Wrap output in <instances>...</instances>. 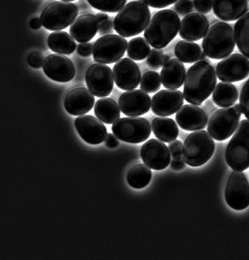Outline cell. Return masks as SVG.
Masks as SVG:
<instances>
[{
    "instance_id": "obj_30",
    "label": "cell",
    "mask_w": 249,
    "mask_h": 260,
    "mask_svg": "<svg viewBox=\"0 0 249 260\" xmlns=\"http://www.w3.org/2000/svg\"><path fill=\"white\" fill-rule=\"evenodd\" d=\"M234 35L238 50L249 59V12L235 24Z\"/></svg>"
},
{
    "instance_id": "obj_47",
    "label": "cell",
    "mask_w": 249,
    "mask_h": 260,
    "mask_svg": "<svg viewBox=\"0 0 249 260\" xmlns=\"http://www.w3.org/2000/svg\"><path fill=\"white\" fill-rule=\"evenodd\" d=\"M29 25L32 29H39L42 27L43 24L42 22H41V19H39V18H35L30 20Z\"/></svg>"
},
{
    "instance_id": "obj_44",
    "label": "cell",
    "mask_w": 249,
    "mask_h": 260,
    "mask_svg": "<svg viewBox=\"0 0 249 260\" xmlns=\"http://www.w3.org/2000/svg\"><path fill=\"white\" fill-rule=\"evenodd\" d=\"M114 29V22L112 21V18H109L100 24L98 33L101 35H107L108 34L112 33Z\"/></svg>"
},
{
    "instance_id": "obj_1",
    "label": "cell",
    "mask_w": 249,
    "mask_h": 260,
    "mask_svg": "<svg viewBox=\"0 0 249 260\" xmlns=\"http://www.w3.org/2000/svg\"><path fill=\"white\" fill-rule=\"evenodd\" d=\"M216 73L208 60L196 62L189 69L184 80L183 95L188 103L201 105L216 87Z\"/></svg>"
},
{
    "instance_id": "obj_49",
    "label": "cell",
    "mask_w": 249,
    "mask_h": 260,
    "mask_svg": "<svg viewBox=\"0 0 249 260\" xmlns=\"http://www.w3.org/2000/svg\"><path fill=\"white\" fill-rule=\"evenodd\" d=\"M170 60V56L169 55H167V54H165L163 56V62L164 64L165 63H167L168 61H169Z\"/></svg>"
},
{
    "instance_id": "obj_25",
    "label": "cell",
    "mask_w": 249,
    "mask_h": 260,
    "mask_svg": "<svg viewBox=\"0 0 249 260\" xmlns=\"http://www.w3.org/2000/svg\"><path fill=\"white\" fill-rule=\"evenodd\" d=\"M186 69L178 58H172L164 64L161 71L162 84L168 89H178L185 80Z\"/></svg>"
},
{
    "instance_id": "obj_33",
    "label": "cell",
    "mask_w": 249,
    "mask_h": 260,
    "mask_svg": "<svg viewBox=\"0 0 249 260\" xmlns=\"http://www.w3.org/2000/svg\"><path fill=\"white\" fill-rule=\"evenodd\" d=\"M127 52L131 59L142 61L150 54V45L143 37L135 38L128 42Z\"/></svg>"
},
{
    "instance_id": "obj_18",
    "label": "cell",
    "mask_w": 249,
    "mask_h": 260,
    "mask_svg": "<svg viewBox=\"0 0 249 260\" xmlns=\"http://www.w3.org/2000/svg\"><path fill=\"white\" fill-rule=\"evenodd\" d=\"M118 105L120 111L126 116H140L150 110L151 99L148 94L141 90H128L120 96Z\"/></svg>"
},
{
    "instance_id": "obj_19",
    "label": "cell",
    "mask_w": 249,
    "mask_h": 260,
    "mask_svg": "<svg viewBox=\"0 0 249 260\" xmlns=\"http://www.w3.org/2000/svg\"><path fill=\"white\" fill-rule=\"evenodd\" d=\"M184 95L180 90H162L152 99L151 109L157 116H170L178 112L184 104Z\"/></svg>"
},
{
    "instance_id": "obj_35",
    "label": "cell",
    "mask_w": 249,
    "mask_h": 260,
    "mask_svg": "<svg viewBox=\"0 0 249 260\" xmlns=\"http://www.w3.org/2000/svg\"><path fill=\"white\" fill-rule=\"evenodd\" d=\"M161 84L160 75L154 71H148L141 78L140 88L146 93H155L160 89Z\"/></svg>"
},
{
    "instance_id": "obj_46",
    "label": "cell",
    "mask_w": 249,
    "mask_h": 260,
    "mask_svg": "<svg viewBox=\"0 0 249 260\" xmlns=\"http://www.w3.org/2000/svg\"><path fill=\"white\" fill-rule=\"evenodd\" d=\"M171 167L173 170L179 171L182 170L186 167L185 161L182 158L173 159L171 163Z\"/></svg>"
},
{
    "instance_id": "obj_3",
    "label": "cell",
    "mask_w": 249,
    "mask_h": 260,
    "mask_svg": "<svg viewBox=\"0 0 249 260\" xmlns=\"http://www.w3.org/2000/svg\"><path fill=\"white\" fill-rule=\"evenodd\" d=\"M151 13L143 0L130 2L122 7L114 20L115 31L122 37L140 35L150 22Z\"/></svg>"
},
{
    "instance_id": "obj_4",
    "label": "cell",
    "mask_w": 249,
    "mask_h": 260,
    "mask_svg": "<svg viewBox=\"0 0 249 260\" xmlns=\"http://www.w3.org/2000/svg\"><path fill=\"white\" fill-rule=\"evenodd\" d=\"M235 43V35L231 24L218 22L211 26L203 37L202 48L207 57L220 60L233 53Z\"/></svg>"
},
{
    "instance_id": "obj_43",
    "label": "cell",
    "mask_w": 249,
    "mask_h": 260,
    "mask_svg": "<svg viewBox=\"0 0 249 260\" xmlns=\"http://www.w3.org/2000/svg\"><path fill=\"white\" fill-rule=\"evenodd\" d=\"M93 45L89 43H82L77 46V54L81 56L87 57L93 53Z\"/></svg>"
},
{
    "instance_id": "obj_42",
    "label": "cell",
    "mask_w": 249,
    "mask_h": 260,
    "mask_svg": "<svg viewBox=\"0 0 249 260\" xmlns=\"http://www.w3.org/2000/svg\"><path fill=\"white\" fill-rule=\"evenodd\" d=\"M27 61L30 67L34 68V69H40L43 67L44 59H43V56L40 53L35 52V53H32L28 56Z\"/></svg>"
},
{
    "instance_id": "obj_40",
    "label": "cell",
    "mask_w": 249,
    "mask_h": 260,
    "mask_svg": "<svg viewBox=\"0 0 249 260\" xmlns=\"http://www.w3.org/2000/svg\"><path fill=\"white\" fill-rule=\"evenodd\" d=\"M169 148L173 159L182 158L183 156V144L180 141L175 140L170 143Z\"/></svg>"
},
{
    "instance_id": "obj_12",
    "label": "cell",
    "mask_w": 249,
    "mask_h": 260,
    "mask_svg": "<svg viewBox=\"0 0 249 260\" xmlns=\"http://www.w3.org/2000/svg\"><path fill=\"white\" fill-rule=\"evenodd\" d=\"M225 199L235 210H244L249 206V182L246 175L235 171L230 175L225 187Z\"/></svg>"
},
{
    "instance_id": "obj_9",
    "label": "cell",
    "mask_w": 249,
    "mask_h": 260,
    "mask_svg": "<svg viewBox=\"0 0 249 260\" xmlns=\"http://www.w3.org/2000/svg\"><path fill=\"white\" fill-rule=\"evenodd\" d=\"M111 130L120 140L130 144H140L150 137L152 127L146 118L130 116L117 120L113 123Z\"/></svg>"
},
{
    "instance_id": "obj_48",
    "label": "cell",
    "mask_w": 249,
    "mask_h": 260,
    "mask_svg": "<svg viewBox=\"0 0 249 260\" xmlns=\"http://www.w3.org/2000/svg\"><path fill=\"white\" fill-rule=\"evenodd\" d=\"M96 16H97L100 22H103L109 19L108 15L105 14V13H98V14H96Z\"/></svg>"
},
{
    "instance_id": "obj_36",
    "label": "cell",
    "mask_w": 249,
    "mask_h": 260,
    "mask_svg": "<svg viewBox=\"0 0 249 260\" xmlns=\"http://www.w3.org/2000/svg\"><path fill=\"white\" fill-rule=\"evenodd\" d=\"M164 55L165 54H164L163 51L158 50V49L154 48L153 50L150 51L146 61L148 67L154 70L160 69L162 66H164Z\"/></svg>"
},
{
    "instance_id": "obj_32",
    "label": "cell",
    "mask_w": 249,
    "mask_h": 260,
    "mask_svg": "<svg viewBox=\"0 0 249 260\" xmlns=\"http://www.w3.org/2000/svg\"><path fill=\"white\" fill-rule=\"evenodd\" d=\"M150 168L143 164H138L130 168L127 174L128 183L130 186L137 189L146 187L152 178V172Z\"/></svg>"
},
{
    "instance_id": "obj_51",
    "label": "cell",
    "mask_w": 249,
    "mask_h": 260,
    "mask_svg": "<svg viewBox=\"0 0 249 260\" xmlns=\"http://www.w3.org/2000/svg\"><path fill=\"white\" fill-rule=\"evenodd\" d=\"M61 1H64V2H73V1H75V0H61Z\"/></svg>"
},
{
    "instance_id": "obj_21",
    "label": "cell",
    "mask_w": 249,
    "mask_h": 260,
    "mask_svg": "<svg viewBox=\"0 0 249 260\" xmlns=\"http://www.w3.org/2000/svg\"><path fill=\"white\" fill-rule=\"evenodd\" d=\"M175 120L178 125L186 131L204 129L208 122V116L200 107L194 105H183L177 112Z\"/></svg>"
},
{
    "instance_id": "obj_7",
    "label": "cell",
    "mask_w": 249,
    "mask_h": 260,
    "mask_svg": "<svg viewBox=\"0 0 249 260\" xmlns=\"http://www.w3.org/2000/svg\"><path fill=\"white\" fill-rule=\"evenodd\" d=\"M79 9L68 2L54 1L43 8L40 19L43 26L50 31L67 29L76 19Z\"/></svg>"
},
{
    "instance_id": "obj_31",
    "label": "cell",
    "mask_w": 249,
    "mask_h": 260,
    "mask_svg": "<svg viewBox=\"0 0 249 260\" xmlns=\"http://www.w3.org/2000/svg\"><path fill=\"white\" fill-rule=\"evenodd\" d=\"M175 55L184 63H194L201 60V48L199 45L191 41H180L175 45Z\"/></svg>"
},
{
    "instance_id": "obj_28",
    "label": "cell",
    "mask_w": 249,
    "mask_h": 260,
    "mask_svg": "<svg viewBox=\"0 0 249 260\" xmlns=\"http://www.w3.org/2000/svg\"><path fill=\"white\" fill-rule=\"evenodd\" d=\"M48 45L54 52L67 55L74 52L77 47L73 37L67 32L61 31L50 34L48 39Z\"/></svg>"
},
{
    "instance_id": "obj_41",
    "label": "cell",
    "mask_w": 249,
    "mask_h": 260,
    "mask_svg": "<svg viewBox=\"0 0 249 260\" xmlns=\"http://www.w3.org/2000/svg\"><path fill=\"white\" fill-rule=\"evenodd\" d=\"M150 7L154 9H164L176 3L178 0H143Z\"/></svg>"
},
{
    "instance_id": "obj_39",
    "label": "cell",
    "mask_w": 249,
    "mask_h": 260,
    "mask_svg": "<svg viewBox=\"0 0 249 260\" xmlns=\"http://www.w3.org/2000/svg\"><path fill=\"white\" fill-rule=\"evenodd\" d=\"M214 0H194V7L201 14H209L213 8Z\"/></svg>"
},
{
    "instance_id": "obj_2",
    "label": "cell",
    "mask_w": 249,
    "mask_h": 260,
    "mask_svg": "<svg viewBox=\"0 0 249 260\" xmlns=\"http://www.w3.org/2000/svg\"><path fill=\"white\" fill-rule=\"evenodd\" d=\"M180 18L171 9H164L152 16L144 31V37L152 48H165L178 35Z\"/></svg>"
},
{
    "instance_id": "obj_14",
    "label": "cell",
    "mask_w": 249,
    "mask_h": 260,
    "mask_svg": "<svg viewBox=\"0 0 249 260\" xmlns=\"http://www.w3.org/2000/svg\"><path fill=\"white\" fill-rule=\"evenodd\" d=\"M169 148L162 141L151 139L147 141L141 149V157L150 169L161 171L171 162Z\"/></svg>"
},
{
    "instance_id": "obj_26",
    "label": "cell",
    "mask_w": 249,
    "mask_h": 260,
    "mask_svg": "<svg viewBox=\"0 0 249 260\" xmlns=\"http://www.w3.org/2000/svg\"><path fill=\"white\" fill-rule=\"evenodd\" d=\"M154 136L162 142L171 143L178 138L179 129L176 122L171 118L158 117L152 121Z\"/></svg>"
},
{
    "instance_id": "obj_15",
    "label": "cell",
    "mask_w": 249,
    "mask_h": 260,
    "mask_svg": "<svg viewBox=\"0 0 249 260\" xmlns=\"http://www.w3.org/2000/svg\"><path fill=\"white\" fill-rule=\"evenodd\" d=\"M43 69L49 78L57 82H69L75 75L74 64L69 58L61 54H52L47 56Z\"/></svg>"
},
{
    "instance_id": "obj_29",
    "label": "cell",
    "mask_w": 249,
    "mask_h": 260,
    "mask_svg": "<svg viewBox=\"0 0 249 260\" xmlns=\"http://www.w3.org/2000/svg\"><path fill=\"white\" fill-rule=\"evenodd\" d=\"M238 90L237 87L228 82L219 83L212 94L214 103L222 108L233 106L238 100Z\"/></svg>"
},
{
    "instance_id": "obj_22",
    "label": "cell",
    "mask_w": 249,
    "mask_h": 260,
    "mask_svg": "<svg viewBox=\"0 0 249 260\" xmlns=\"http://www.w3.org/2000/svg\"><path fill=\"white\" fill-rule=\"evenodd\" d=\"M208 20L200 13H192L186 15L180 23L179 35L184 40L197 41L201 40L209 30Z\"/></svg>"
},
{
    "instance_id": "obj_24",
    "label": "cell",
    "mask_w": 249,
    "mask_h": 260,
    "mask_svg": "<svg viewBox=\"0 0 249 260\" xmlns=\"http://www.w3.org/2000/svg\"><path fill=\"white\" fill-rule=\"evenodd\" d=\"M248 0H214L213 11L216 17L226 22L239 20L248 11Z\"/></svg>"
},
{
    "instance_id": "obj_27",
    "label": "cell",
    "mask_w": 249,
    "mask_h": 260,
    "mask_svg": "<svg viewBox=\"0 0 249 260\" xmlns=\"http://www.w3.org/2000/svg\"><path fill=\"white\" fill-rule=\"evenodd\" d=\"M94 113L98 119L105 124L114 123L120 116V109L116 102L110 98L98 100L94 106Z\"/></svg>"
},
{
    "instance_id": "obj_50",
    "label": "cell",
    "mask_w": 249,
    "mask_h": 260,
    "mask_svg": "<svg viewBox=\"0 0 249 260\" xmlns=\"http://www.w3.org/2000/svg\"><path fill=\"white\" fill-rule=\"evenodd\" d=\"M206 55H205V54L204 53V52H203V53H202V55H201V60H205L206 59Z\"/></svg>"
},
{
    "instance_id": "obj_16",
    "label": "cell",
    "mask_w": 249,
    "mask_h": 260,
    "mask_svg": "<svg viewBox=\"0 0 249 260\" xmlns=\"http://www.w3.org/2000/svg\"><path fill=\"white\" fill-rule=\"evenodd\" d=\"M114 82L120 89L131 90L138 87L141 80L140 69L128 58L120 59L113 69Z\"/></svg>"
},
{
    "instance_id": "obj_8",
    "label": "cell",
    "mask_w": 249,
    "mask_h": 260,
    "mask_svg": "<svg viewBox=\"0 0 249 260\" xmlns=\"http://www.w3.org/2000/svg\"><path fill=\"white\" fill-rule=\"evenodd\" d=\"M241 116L240 105L225 107L215 112L207 125V132L215 140L225 141L229 139L238 127Z\"/></svg>"
},
{
    "instance_id": "obj_37",
    "label": "cell",
    "mask_w": 249,
    "mask_h": 260,
    "mask_svg": "<svg viewBox=\"0 0 249 260\" xmlns=\"http://www.w3.org/2000/svg\"><path fill=\"white\" fill-rule=\"evenodd\" d=\"M241 113L249 120V79L241 88L239 95Z\"/></svg>"
},
{
    "instance_id": "obj_11",
    "label": "cell",
    "mask_w": 249,
    "mask_h": 260,
    "mask_svg": "<svg viewBox=\"0 0 249 260\" xmlns=\"http://www.w3.org/2000/svg\"><path fill=\"white\" fill-rule=\"evenodd\" d=\"M85 80L88 89L96 97H107L114 88V73L104 64H91L86 70Z\"/></svg>"
},
{
    "instance_id": "obj_38",
    "label": "cell",
    "mask_w": 249,
    "mask_h": 260,
    "mask_svg": "<svg viewBox=\"0 0 249 260\" xmlns=\"http://www.w3.org/2000/svg\"><path fill=\"white\" fill-rule=\"evenodd\" d=\"M193 9L194 5L191 0H178L173 6L175 12L181 16L190 14L193 11Z\"/></svg>"
},
{
    "instance_id": "obj_13",
    "label": "cell",
    "mask_w": 249,
    "mask_h": 260,
    "mask_svg": "<svg viewBox=\"0 0 249 260\" xmlns=\"http://www.w3.org/2000/svg\"><path fill=\"white\" fill-rule=\"evenodd\" d=\"M216 75L222 82L244 80L249 75V60L241 54H231L217 64Z\"/></svg>"
},
{
    "instance_id": "obj_45",
    "label": "cell",
    "mask_w": 249,
    "mask_h": 260,
    "mask_svg": "<svg viewBox=\"0 0 249 260\" xmlns=\"http://www.w3.org/2000/svg\"><path fill=\"white\" fill-rule=\"evenodd\" d=\"M117 137L113 134H107L106 139H105V146L109 148H116L119 145V141L117 139Z\"/></svg>"
},
{
    "instance_id": "obj_6",
    "label": "cell",
    "mask_w": 249,
    "mask_h": 260,
    "mask_svg": "<svg viewBox=\"0 0 249 260\" xmlns=\"http://www.w3.org/2000/svg\"><path fill=\"white\" fill-rule=\"evenodd\" d=\"M228 165L235 171H244L249 168V120L239 122L225 152Z\"/></svg>"
},
{
    "instance_id": "obj_20",
    "label": "cell",
    "mask_w": 249,
    "mask_h": 260,
    "mask_svg": "<svg viewBox=\"0 0 249 260\" xmlns=\"http://www.w3.org/2000/svg\"><path fill=\"white\" fill-rule=\"evenodd\" d=\"M94 103L93 93L84 87H76L70 90L64 102L67 112L75 116L87 114L93 109Z\"/></svg>"
},
{
    "instance_id": "obj_5",
    "label": "cell",
    "mask_w": 249,
    "mask_h": 260,
    "mask_svg": "<svg viewBox=\"0 0 249 260\" xmlns=\"http://www.w3.org/2000/svg\"><path fill=\"white\" fill-rule=\"evenodd\" d=\"M214 141L204 130H198L189 135L183 144V158L189 166L199 167L212 157Z\"/></svg>"
},
{
    "instance_id": "obj_23",
    "label": "cell",
    "mask_w": 249,
    "mask_h": 260,
    "mask_svg": "<svg viewBox=\"0 0 249 260\" xmlns=\"http://www.w3.org/2000/svg\"><path fill=\"white\" fill-rule=\"evenodd\" d=\"M100 23L101 22L95 15L82 14L75 19V21L71 24L70 33L77 42H88L97 34Z\"/></svg>"
},
{
    "instance_id": "obj_10",
    "label": "cell",
    "mask_w": 249,
    "mask_h": 260,
    "mask_svg": "<svg viewBox=\"0 0 249 260\" xmlns=\"http://www.w3.org/2000/svg\"><path fill=\"white\" fill-rule=\"evenodd\" d=\"M128 48V41L121 36L107 35L94 43V61L99 63L111 64L121 59Z\"/></svg>"
},
{
    "instance_id": "obj_34",
    "label": "cell",
    "mask_w": 249,
    "mask_h": 260,
    "mask_svg": "<svg viewBox=\"0 0 249 260\" xmlns=\"http://www.w3.org/2000/svg\"><path fill=\"white\" fill-rule=\"evenodd\" d=\"M87 1L94 9L107 13L118 12L127 3V0H87Z\"/></svg>"
},
{
    "instance_id": "obj_17",
    "label": "cell",
    "mask_w": 249,
    "mask_h": 260,
    "mask_svg": "<svg viewBox=\"0 0 249 260\" xmlns=\"http://www.w3.org/2000/svg\"><path fill=\"white\" fill-rule=\"evenodd\" d=\"M77 133L84 141L90 145L103 143L107 135V127L96 117L82 115L75 120Z\"/></svg>"
}]
</instances>
